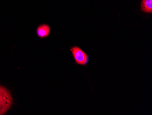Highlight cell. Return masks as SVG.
<instances>
[{
    "instance_id": "obj_1",
    "label": "cell",
    "mask_w": 152,
    "mask_h": 115,
    "mask_svg": "<svg viewBox=\"0 0 152 115\" xmlns=\"http://www.w3.org/2000/svg\"><path fill=\"white\" fill-rule=\"evenodd\" d=\"M13 104L11 92L7 88L0 85V115H5Z\"/></svg>"
},
{
    "instance_id": "obj_3",
    "label": "cell",
    "mask_w": 152,
    "mask_h": 115,
    "mask_svg": "<svg viewBox=\"0 0 152 115\" xmlns=\"http://www.w3.org/2000/svg\"><path fill=\"white\" fill-rule=\"evenodd\" d=\"M51 29L48 25L46 24L40 25L37 29V33L41 38H46L50 35Z\"/></svg>"
},
{
    "instance_id": "obj_2",
    "label": "cell",
    "mask_w": 152,
    "mask_h": 115,
    "mask_svg": "<svg viewBox=\"0 0 152 115\" xmlns=\"http://www.w3.org/2000/svg\"><path fill=\"white\" fill-rule=\"evenodd\" d=\"M71 51L77 64L85 66L88 63V56L79 47L76 46L72 47Z\"/></svg>"
},
{
    "instance_id": "obj_4",
    "label": "cell",
    "mask_w": 152,
    "mask_h": 115,
    "mask_svg": "<svg viewBox=\"0 0 152 115\" xmlns=\"http://www.w3.org/2000/svg\"><path fill=\"white\" fill-rule=\"evenodd\" d=\"M141 10L146 13H152V0H142Z\"/></svg>"
}]
</instances>
